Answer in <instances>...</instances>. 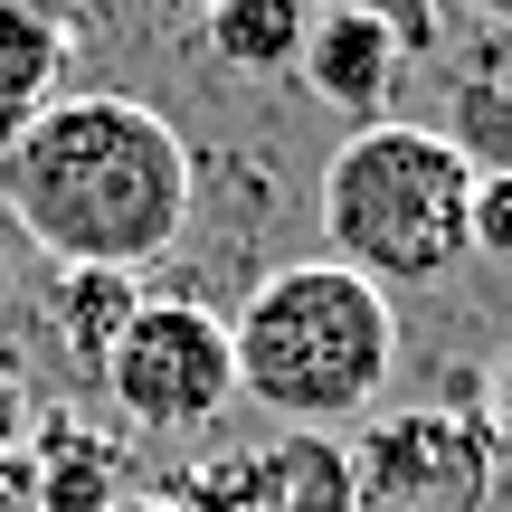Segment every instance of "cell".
Segmentation results:
<instances>
[{
	"label": "cell",
	"mask_w": 512,
	"mask_h": 512,
	"mask_svg": "<svg viewBox=\"0 0 512 512\" xmlns=\"http://www.w3.org/2000/svg\"><path fill=\"white\" fill-rule=\"evenodd\" d=\"M0 219L48 266H162L200 219V152L143 95H57L0 152Z\"/></svg>",
	"instance_id": "1"
},
{
	"label": "cell",
	"mask_w": 512,
	"mask_h": 512,
	"mask_svg": "<svg viewBox=\"0 0 512 512\" xmlns=\"http://www.w3.org/2000/svg\"><path fill=\"white\" fill-rule=\"evenodd\" d=\"M228 351H238L247 408H266L275 427L351 437L389 399L399 304L370 275L332 266V256H294V266H266L247 285V304L228 313Z\"/></svg>",
	"instance_id": "2"
},
{
	"label": "cell",
	"mask_w": 512,
	"mask_h": 512,
	"mask_svg": "<svg viewBox=\"0 0 512 512\" xmlns=\"http://www.w3.org/2000/svg\"><path fill=\"white\" fill-rule=\"evenodd\" d=\"M465 209H475V171L437 124H351L332 143L323 181H313V219H323V256L370 275L380 294L399 285H446L465 266Z\"/></svg>",
	"instance_id": "3"
},
{
	"label": "cell",
	"mask_w": 512,
	"mask_h": 512,
	"mask_svg": "<svg viewBox=\"0 0 512 512\" xmlns=\"http://www.w3.org/2000/svg\"><path fill=\"white\" fill-rule=\"evenodd\" d=\"M95 380L133 437H209L238 408L228 313H209L200 294H143V313L124 323V342Z\"/></svg>",
	"instance_id": "4"
},
{
	"label": "cell",
	"mask_w": 512,
	"mask_h": 512,
	"mask_svg": "<svg viewBox=\"0 0 512 512\" xmlns=\"http://www.w3.org/2000/svg\"><path fill=\"white\" fill-rule=\"evenodd\" d=\"M494 437L465 408H370L351 427V512H484L494 503Z\"/></svg>",
	"instance_id": "5"
},
{
	"label": "cell",
	"mask_w": 512,
	"mask_h": 512,
	"mask_svg": "<svg viewBox=\"0 0 512 512\" xmlns=\"http://www.w3.org/2000/svg\"><path fill=\"white\" fill-rule=\"evenodd\" d=\"M294 86H304L313 105H332L342 124H389V114H399V86H408V57L389 48V29L313 0L304 48H294Z\"/></svg>",
	"instance_id": "6"
},
{
	"label": "cell",
	"mask_w": 512,
	"mask_h": 512,
	"mask_svg": "<svg viewBox=\"0 0 512 512\" xmlns=\"http://www.w3.org/2000/svg\"><path fill=\"white\" fill-rule=\"evenodd\" d=\"M133 313H143V275H124V266H57L48 294H38V332H48L57 361L86 370V380L114 361Z\"/></svg>",
	"instance_id": "7"
},
{
	"label": "cell",
	"mask_w": 512,
	"mask_h": 512,
	"mask_svg": "<svg viewBox=\"0 0 512 512\" xmlns=\"http://www.w3.org/2000/svg\"><path fill=\"white\" fill-rule=\"evenodd\" d=\"M29 456V494L38 512H105L114 494H133V465H124V437H95L86 418H38V437L19 446Z\"/></svg>",
	"instance_id": "8"
},
{
	"label": "cell",
	"mask_w": 512,
	"mask_h": 512,
	"mask_svg": "<svg viewBox=\"0 0 512 512\" xmlns=\"http://www.w3.org/2000/svg\"><path fill=\"white\" fill-rule=\"evenodd\" d=\"M67 57H76V38H67L57 10H38V0H0V152L67 95Z\"/></svg>",
	"instance_id": "9"
},
{
	"label": "cell",
	"mask_w": 512,
	"mask_h": 512,
	"mask_svg": "<svg viewBox=\"0 0 512 512\" xmlns=\"http://www.w3.org/2000/svg\"><path fill=\"white\" fill-rule=\"evenodd\" d=\"M256 503L266 512H351V437L323 427H275L266 446H247Z\"/></svg>",
	"instance_id": "10"
},
{
	"label": "cell",
	"mask_w": 512,
	"mask_h": 512,
	"mask_svg": "<svg viewBox=\"0 0 512 512\" xmlns=\"http://www.w3.org/2000/svg\"><path fill=\"white\" fill-rule=\"evenodd\" d=\"M313 0H209L200 38L228 76H294V48H304Z\"/></svg>",
	"instance_id": "11"
},
{
	"label": "cell",
	"mask_w": 512,
	"mask_h": 512,
	"mask_svg": "<svg viewBox=\"0 0 512 512\" xmlns=\"http://www.w3.org/2000/svg\"><path fill=\"white\" fill-rule=\"evenodd\" d=\"M446 143L465 152V171L475 181H494L512 171V76H456V95H446Z\"/></svg>",
	"instance_id": "12"
},
{
	"label": "cell",
	"mask_w": 512,
	"mask_h": 512,
	"mask_svg": "<svg viewBox=\"0 0 512 512\" xmlns=\"http://www.w3.org/2000/svg\"><path fill=\"white\" fill-rule=\"evenodd\" d=\"M171 512H266L256 503V465H247V446H219V456H190L181 475L162 484Z\"/></svg>",
	"instance_id": "13"
},
{
	"label": "cell",
	"mask_w": 512,
	"mask_h": 512,
	"mask_svg": "<svg viewBox=\"0 0 512 512\" xmlns=\"http://www.w3.org/2000/svg\"><path fill=\"white\" fill-rule=\"evenodd\" d=\"M323 10H351V19H370V29H389V48H399L408 67L446 57V0H323Z\"/></svg>",
	"instance_id": "14"
},
{
	"label": "cell",
	"mask_w": 512,
	"mask_h": 512,
	"mask_svg": "<svg viewBox=\"0 0 512 512\" xmlns=\"http://www.w3.org/2000/svg\"><path fill=\"white\" fill-rule=\"evenodd\" d=\"M465 247H475L484 266H512V171L475 181V209H465Z\"/></svg>",
	"instance_id": "15"
},
{
	"label": "cell",
	"mask_w": 512,
	"mask_h": 512,
	"mask_svg": "<svg viewBox=\"0 0 512 512\" xmlns=\"http://www.w3.org/2000/svg\"><path fill=\"white\" fill-rule=\"evenodd\" d=\"M484 437H494V465H512V342L484 370Z\"/></svg>",
	"instance_id": "16"
},
{
	"label": "cell",
	"mask_w": 512,
	"mask_h": 512,
	"mask_svg": "<svg viewBox=\"0 0 512 512\" xmlns=\"http://www.w3.org/2000/svg\"><path fill=\"white\" fill-rule=\"evenodd\" d=\"M0 512H38V494H29V456H19V446H0Z\"/></svg>",
	"instance_id": "17"
},
{
	"label": "cell",
	"mask_w": 512,
	"mask_h": 512,
	"mask_svg": "<svg viewBox=\"0 0 512 512\" xmlns=\"http://www.w3.org/2000/svg\"><path fill=\"white\" fill-rule=\"evenodd\" d=\"M105 512H171V494H143V484H133V494H114Z\"/></svg>",
	"instance_id": "18"
},
{
	"label": "cell",
	"mask_w": 512,
	"mask_h": 512,
	"mask_svg": "<svg viewBox=\"0 0 512 512\" xmlns=\"http://www.w3.org/2000/svg\"><path fill=\"white\" fill-rule=\"evenodd\" d=\"M475 19H494V29H512V0H465Z\"/></svg>",
	"instance_id": "19"
},
{
	"label": "cell",
	"mask_w": 512,
	"mask_h": 512,
	"mask_svg": "<svg viewBox=\"0 0 512 512\" xmlns=\"http://www.w3.org/2000/svg\"><path fill=\"white\" fill-rule=\"evenodd\" d=\"M0 256H10V219H0Z\"/></svg>",
	"instance_id": "20"
}]
</instances>
